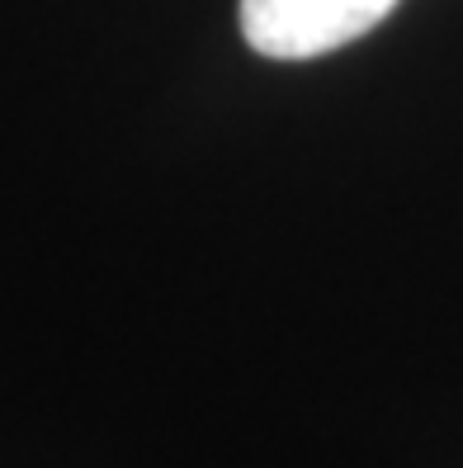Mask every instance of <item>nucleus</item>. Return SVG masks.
I'll use <instances>...</instances> for the list:
<instances>
[{"instance_id":"f257e3e1","label":"nucleus","mask_w":463,"mask_h":468,"mask_svg":"<svg viewBox=\"0 0 463 468\" xmlns=\"http://www.w3.org/2000/svg\"><path fill=\"white\" fill-rule=\"evenodd\" d=\"M393 5L397 0H241V34L260 58L308 62L369 34Z\"/></svg>"}]
</instances>
